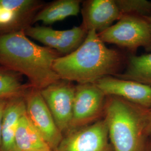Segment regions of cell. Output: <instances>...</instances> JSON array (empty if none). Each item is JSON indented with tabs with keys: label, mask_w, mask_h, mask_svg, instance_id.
I'll use <instances>...</instances> for the list:
<instances>
[{
	"label": "cell",
	"mask_w": 151,
	"mask_h": 151,
	"mask_svg": "<svg viewBox=\"0 0 151 151\" xmlns=\"http://www.w3.org/2000/svg\"><path fill=\"white\" fill-rule=\"evenodd\" d=\"M123 61L120 53L108 48L97 32L90 30L76 50L55 60L53 67L62 80L94 83L103 77L119 74Z\"/></svg>",
	"instance_id": "obj_1"
},
{
	"label": "cell",
	"mask_w": 151,
	"mask_h": 151,
	"mask_svg": "<svg viewBox=\"0 0 151 151\" xmlns=\"http://www.w3.org/2000/svg\"><path fill=\"white\" fill-rule=\"evenodd\" d=\"M58 57L54 49L33 43L23 31L0 36V63L26 76L39 91L60 80L53 67Z\"/></svg>",
	"instance_id": "obj_2"
},
{
	"label": "cell",
	"mask_w": 151,
	"mask_h": 151,
	"mask_svg": "<svg viewBox=\"0 0 151 151\" xmlns=\"http://www.w3.org/2000/svg\"><path fill=\"white\" fill-rule=\"evenodd\" d=\"M148 110L120 97L106 96L104 118L114 151H149Z\"/></svg>",
	"instance_id": "obj_3"
},
{
	"label": "cell",
	"mask_w": 151,
	"mask_h": 151,
	"mask_svg": "<svg viewBox=\"0 0 151 151\" xmlns=\"http://www.w3.org/2000/svg\"><path fill=\"white\" fill-rule=\"evenodd\" d=\"M104 43L111 44L135 53L143 48L151 52V32L145 17L123 15L115 24L97 33Z\"/></svg>",
	"instance_id": "obj_4"
},
{
	"label": "cell",
	"mask_w": 151,
	"mask_h": 151,
	"mask_svg": "<svg viewBox=\"0 0 151 151\" xmlns=\"http://www.w3.org/2000/svg\"><path fill=\"white\" fill-rule=\"evenodd\" d=\"M106 100V96L95 83L76 85L73 116L70 130L84 127L103 119Z\"/></svg>",
	"instance_id": "obj_5"
},
{
	"label": "cell",
	"mask_w": 151,
	"mask_h": 151,
	"mask_svg": "<svg viewBox=\"0 0 151 151\" xmlns=\"http://www.w3.org/2000/svg\"><path fill=\"white\" fill-rule=\"evenodd\" d=\"M56 151H114L104 118L93 124L70 130Z\"/></svg>",
	"instance_id": "obj_6"
},
{
	"label": "cell",
	"mask_w": 151,
	"mask_h": 151,
	"mask_svg": "<svg viewBox=\"0 0 151 151\" xmlns=\"http://www.w3.org/2000/svg\"><path fill=\"white\" fill-rule=\"evenodd\" d=\"M76 85L60 79L40 90V93L63 135L70 129Z\"/></svg>",
	"instance_id": "obj_7"
},
{
	"label": "cell",
	"mask_w": 151,
	"mask_h": 151,
	"mask_svg": "<svg viewBox=\"0 0 151 151\" xmlns=\"http://www.w3.org/2000/svg\"><path fill=\"white\" fill-rule=\"evenodd\" d=\"M27 115L32 124L54 151H57L63 135L58 128L54 118L40 92L32 88L25 95Z\"/></svg>",
	"instance_id": "obj_8"
},
{
	"label": "cell",
	"mask_w": 151,
	"mask_h": 151,
	"mask_svg": "<svg viewBox=\"0 0 151 151\" xmlns=\"http://www.w3.org/2000/svg\"><path fill=\"white\" fill-rule=\"evenodd\" d=\"M106 96L120 97L142 108L151 109V86L137 81L106 76L95 83Z\"/></svg>",
	"instance_id": "obj_9"
},
{
	"label": "cell",
	"mask_w": 151,
	"mask_h": 151,
	"mask_svg": "<svg viewBox=\"0 0 151 151\" xmlns=\"http://www.w3.org/2000/svg\"><path fill=\"white\" fill-rule=\"evenodd\" d=\"M81 11L83 19L81 25L87 32H102L122 16L115 0L85 1Z\"/></svg>",
	"instance_id": "obj_10"
},
{
	"label": "cell",
	"mask_w": 151,
	"mask_h": 151,
	"mask_svg": "<svg viewBox=\"0 0 151 151\" xmlns=\"http://www.w3.org/2000/svg\"><path fill=\"white\" fill-rule=\"evenodd\" d=\"M26 113L25 95L12 98L7 101L2 118L0 151H15V136L19 122Z\"/></svg>",
	"instance_id": "obj_11"
},
{
	"label": "cell",
	"mask_w": 151,
	"mask_h": 151,
	"mask_svg": "<svg viewBox=\"0 0 151 151\" xmlns=\"http://www.w3.org/2000/svg\"><path fill=\"white\" fill-rule=\"evenodd\" d=\"M15 147V151H54L32 124L27 113L19 120Z\"/></svg>",
	"instance_id": "obj_12"
},
{
	"label": "cell",
	"mask_w": 151,
	"mask_h": 151,
	"mask_svg": "<svg viewBox=\"0 0 151 151\" xmlns=\"http://www.w3.org/2000/svg\"><path fill=\"white\" fill-rule=\"evenodd\" d=\"M81 0H58L50 4L40 11L35 22L52 24L70 16H77L81 11Z\"/></svg>",
	"instance_id": "obj_13"
},
{
	"label": "cell",
	"mask_w": 151,
	"mask_h": 151,
	"mask_svg": "<svg viewBox=\"0 0 151 151\" xmlns=\"http://www.w3.org/2000/svg\"><path fill=\"white\" fill-rule=\"evenodd\" d=\"M115 77L151 86V52L140 55H130L125 70Z\"/></svg>",
	"instance_id": "obj_14"
},
{
	"label": "cell",
	"mask_w": 151,
	"mask_h": 151,
	"mask_svg": "<svg viewBox=\"0 0 151 151\" xmlns=\"http://www.w3.org/2000/svg\"><path fill=\"white\" fill-rule=\"evenodd\" d=\"M87 32L82 25L65 30H57V52L67 55L78 48L86 39Z\"/></svg>",
	"instance_id": "obj_15"
},
{
	"label": "cell",
	"mask_w": 151,
	"mask_h": 151,
	"mask_svg": "<svg viewBox=\"0 0 151 151\" xmlns=\"http://www.w3.org/2000/svg\"><path fill=\"white\" fill-rule=\"evenodd\" d=\"M25 88L17 76L0 70V100H9L24 96L26 93Z\"/></svg>",
	"instance_id": "obj_16"
},
{
	"label": "cell",
	"mask_w": 151,
	"mask_h": 151,
	"mask_svg": "<svg viewBox=\"0 0 151 151\" xmlns=\"http://www.w3.org/2000/svg\"><path fill=\"white\" fill-rule=\"evenodd\" d=\"M121 16H151V1L147 0H115Z\"/></svg>",
	"instance_id": "obj_17"
},
{
	"label": "cell",
	"mask_w": 151,
	"mask_h": 151,
	"mask_svg": "<svg viewBox=\"0 0 151 151\" xmlns=\"http://www.w3.org/2000/svg\"><path fill=\"white\" fill-rule=\"evenodd\" d=\"M25 34L43 44L47 47L57 50V30L46 27H29L27 29Z\"/></svg>",
	"instance_id": "obj_18"
},
{
	"label": "cell",
	"mask_w": 151,
	"mask_h": 151,
	"mask_svg": "<svg viewBox=\"0 0 151 151\" xmlns=\"http://www.w3.org/2000/svg\"><path fill=\"white\" fill-rule=\"evenodd\" d=\"M35 4L34 1L30 0H0L1 7L15 12L19 15L34 7Z\"/></svg>",
	"instance_id": "obj_19"
},
{
	"label": "cell",
	"mask_w": 151,
	"mask_h": 151,
	"mask_svg": "<svg viewBox=\"0 0 151 151\" xmlns=\"http://www.w3.org/2000/svg\"><path fill=\"white\" fill-rule=\"evenodd\" d=\"M19 16L15 12L4 9L2 7L0 11V26L12 24L16 21Z\"/></svg>",
	"instance_id": "obj_20"
},
{
	"label": "cell",
	"mask_w": 151,
	"mask_h": 151,
	"mask_svg": "<svg viewBox=\"0 0 151 151\" xmlns=\"http://www.w3.org/2000/svg\"><path fill=\"white\" fill-rule=\"evenodd\" d=\"M8 100H0V148L2 143V123L4 111L5 108L6 104Z\"/></svg>",
	"instance_id": "obj_21"
},
{
	"label": "cell",
	"mask_w": 151,
	"mask_h": 151,
	"mask_svg": "<svg viewBox=\"0 0 151 151\" xmlns=\"http://www.w3.org/2000/svg\"><path fill=\"white\" fill-rule=\"evenodd\" d=\"M147 133L148 136L151 137V109L148 110V113Z\"/></svg>",
	"instance_id": "obj_22"
},
{
	"label": "cell",
	"mask_w": 151,
	"mask_h": 151,
	"mask_svg": "<svg viewBox=\"0 0 151 151\" xmlns=\"http://www.w3.org/2000/svg\"><path fill=\"white\" fill-rule=\"evenodd\" d=\"M145 18L146 19L148 25H149V27H150V30H151V16L147 17H145Z\"/></svg>",
	"instance_id": "obj_23"
},
{
	"label": "cell",
	"mask_w": 151,
	"mask_h": 151,
	"mask_svg": "<svg viewBox=\"0 0 151 151\" xmlns=\"http://www.w3.org/2000/svg\"><path fill=\"white\" fill-rule=\"evenodd\" d=\"M149 151H151V146H150V150H149Z\"/></svg>",
	"instance_id": "obj_24"
},
{
	"label": "cell",
	"mask_w": 151,
	"mask_h": 151,
	"mask_svg": "<svg viewBox=\"0 0 151 151\" xmlns=\"http://www.w3.org/2000/svg\"><path fill=\"white\" fill-rule=\"evenodd\" d=\"M1 9H2V7L0 6V11H1Z\"/></svg>",
	"instance_id": "obj_25"
}]
</instances>
